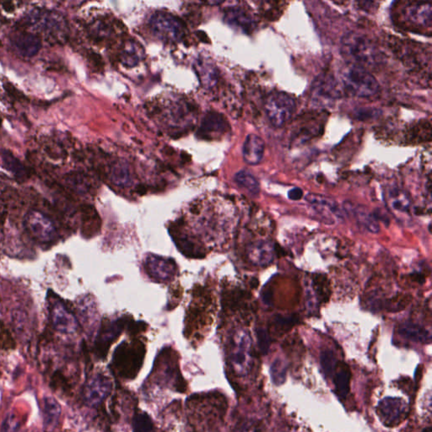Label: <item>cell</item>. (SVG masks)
<instances>
[{
  "label": "cell",
  "mask_w": 432,
  "mask_h": 432,
  "mask_svg": "<svg viewBox=\"0 0 432 432\" xmlns=\"http://www.w3.org/2000/svg\"><path fill=\"white\" fill-rule=\"evenodd\" d=\"M12 44L15 51L24 57L36 56L42 48V40L39 36L29 33L15 35Z\"/></svg>",
  "instance_id": "cell-17"
},
{
  "label": "cell",
  "mask_w": 432,
  "mask_h": 432,
  "mask_svg": "<svg viewBox=\"0 0 432 432\" xmlns=\"http://www.w3.org/2000/svg\"><path fill=\"white\" fill-rule=\"evenodd\" d=\"M0 156H1L3 164L6 170L12 173L17 179L26 180L29 177L28 170L25 167V165L17 157H15L10 150H0Z\"/></svg>",
  "instance_id": "cell-23"
},
{
  "label": "cell",
  "mask_w": 432,
  "mask_h": 432,
  "mask_svg": "<svg viewBox=\"0 0 432 432\" xmlns=\"http://www.w3.org/2000/svg\"><path fill=\"white\" fill-rule=\"evenodd\" d=\"M44 425L47 430H53L59 423L61 408L59 403L52 398L44 399Z\"/></svg>",
  "instance_id": "cell-26"
},
{
  "label": "cell",
  "mask_w": 432,
  "mask_h": 432,
  "mask_svg": "<svg viewBox=\"0 0 432 432\" xmlns=\"http://www.w3.org/2000/svg\"><path fill=\"white\" fill-rule=\"evenodd\" d=\"M145 269L152 279L159 282L172 280L177 270L174 260L156 255H150L146 258Z\"/></svg>",
  "instance_id": "cell-12"
},
{
  "label": "cell",
  "mask_w": 432,
  "mask_h": 432,
  "mask_svg": "<svg viewBox=\"0 0 432 432\" xmlns=\"http://www.w3.org/2000/svg\"><path fill=\"white\" fill-rule=\"evenodd\" d=\"M128 323L126 318H123L103 324L96 343V354L100 358L107 357L111 345L118 338Z\"/></svg>",
  "instance_id": "cell-11"
},
{
  "label": "cell",
  "mask_w": 432,
  "mask_h": 432,
  "mask_svg": "<svg viewBox=\"0 0 432 432\" xmlns=\"http://www.w3.org/2000/svg\"><path fill=\"white\" fill-rule=\"evenodd\" d=\"M111 389V381L107 377L98 375L87 381L83 390L84 402L95 406L106 398Z\"/></svg>",
  "instance_id": "cell-13"
},
{
  "label": "cell",
  "mask_w": 432,
  "mask_h": 432,
  "mask_svg": "<svg viewBox=\"0 0 432 432\" xmlns=\"http://www.w3.org/2000/svg\"><path fill=\"white\" fill-rule=\"evenodd\" d=\"M303 189L300 188H292L291 190L288 192L289 199L293 200V201H298V200L303 198Z\"/></svg>",
  "instance_id": "cell-38"
},
{
  "label": "cell",
  "mask_w": 432,
  "mask_h": 432,
  "mask_svg": "<svg viewBox=\"0 0 432 432\" xmlns=\"http://www.w3.org/2000/svg\"><path fill=\"white\" fill-rule=\"evenodd\" d=\"M141 59L140 48L134 42H127L121 53V60L123 64L134 66Z\"/></svg>",
  "instance_id": "cell-30"
},
{
  "label": "cell",
  "mask_w": 432,
  "mask_h": 432,
  "mask_svg": "<svg viewBox=\"0 0 432 432\" xmlns=\"http://www.w3.org/2000/svg\"><path fill=\"white\" fill-rule=\"evenodd\" d=\"M400 336L413 342L422 343V344H430L431 341V334L429 331L418 324L404 323L399 329Z\"/></svg>",
  "instance_id": "cell-22"
},
{
  "label": "cell",
  "mask_w": 432,
  "mask_h": 432,
  "mask_svg": "<svg viewBox=\"0 0 432 432\" xmlns=\"http://www.w3.org/2000/svg\"><path fill=\"white\" fill-rule=\"evenodd\" d=\"M235 182L239 187L244 188L249 194L258 196L260 192V185L256 177L248 171H240L235 176Z\"/></svg>",
  "instance_id": "cell-27"
},
{
  "label": "cell",
  "mask_w": 432,
  "mask_h": 432,
  "mask_svg": "<svg viewBox=\"0 0 432 432\" xmlns=\"http://www.w3.org/2000/svg\"><path fill=\"white\" fill-rule=\"evenodd\" d=\"M294 99L284 92H273L264 103L265 114L275 128H281L291 120L296 111Z\"/></svg>",
  "instance_id": "cell-4"
},
{
  "label": "cell",
  "mask_w": 432,
  "mask_h": 432,
  "mask_svg": "<svg viewBox=\"0 0 432 432\" xmlns=\"http://www.w3.org/2000/svg\"><path fill=\"white\" fill-rule=\"evenodd\" d=\"M377 415L386 426H399L407 417V404L400 398H386L378 405Z\"/></svg>",
  "instance_id": "cell-9"
},
{
  "label": "cell",
  "mask_w": 432,
  "mask_h": 432,
  "mask_svg": "<svg viewBox=\"0 0 432 432\" xmlns=\"http://www.w3.org/2000/svg\"><path fill=\"white\" fill-rule=\"evenodd\" d=\"M276 249L272 242L260 240L251 243L246 249V256L253 265L266 267L273 263Z\"/></svg>",
  "instance_id": "cell-14"
},
{
  "label": "cell",
  "mask_w": 432,
  "mask_h": 432,
  "mask_svg": "<svg viewBox=\"0 0 432 432\" xmlns=\"http://www.w3.org/2000/svg\"><path fill=\"white\" fill-rule=\"evenodd\" d=\"M225 17L229 24L237 27L246 33H251L255 29L256 24L253 17L240 8H229L226 11Z\"/></svg>",
  "instance_id": "cell-20"
},
{
  "label": "cell",
  "mask_w": 432,
  "mask_h": 432,
  "mask_svg": "<svg viewBox=\"0 0 432 432\" xmlns=\"http://www.w3.org/2000/svg\"><path fill=\"white\" fill-rule=\"evenodd\" d=\"M145 356L144 343L140 341L123 342L114 351L111 368L123 379L133 380L141 371Z\"/></svg>",
  "instance_id": "cell-2"
},
{
  "label": "cell",
  "mask_w": 432,
  "mask_h": 432,
  "mask_svg": "<svg viewBox=\"0 0 432 432\" xmlns=\"http://www.w3.org/2000/svg\"><path fill=\"white\" fill-rule=\"evenodd\" d=\"M320 364H321L324 376L326 377H332L338 365L337 358L333 351L330 350H323L321 357H320Z\"/></svg>",
  "instance_id": "cell-31"
},
{
  "label": "cell",
  "mask_w": 432,
  "mask_h": 432,
  "mask_svg": "<svg viewBox=\"0 0 432 432\" xmlns=\"http://www.w3.org/2000/svg\"><path fill=\"white\" fill-rule=\"evenodd\" d=\"M342 83L346 91L358 98H369L378 93L379 83L368 69L349 64L343 69Z\"/></svg>",
  "instance_id": "cell-3"
},
{
  "label": "cell",
  "mask_w": 432,
  "mask_h": 432,
  "mask_svg": "<svg viewBox=\"0 0 432 432\" xmlns=\"http://www.w3.org/2000/svg\"><path fill=\"white\" fill-rule=\"evenodd\" d=\"M20 427V423L15 415L10 414L3 423L1 432H17Z\"/></svg>",
  "instance_id": "cell-35"
},
{
  "label": "cell",
  "mask_w": 432,
  "mask_h": 432,
  "mask_svg": "<svg viewBox=\"0 0 432 432\" xmlns=\"http://www.w3.org/2000/svg\"><path fill=\"white\" fill-rule=\"evenodd\" d=\"M258 349L263 354H267L270 348V337L267 330L263 327H258L256 331Z\"/></svg>",
  "instance_id": "cell-34"
},
{
  "label": "cell",
  "mask_w": 432,
  "mask_h": 432,
  "mask_svg": "<svg viewBox=\"0 0 432 432\" xmlns=\"http://www.w3.org/2000/svg\"><path fill=\"white\" fill-rule=\"evenodd\" d=\"M152 32L160 39L174 42L182 39L184 35L183 23L174 15L165 12L153 15L150 19Z\"/></svg>",
  "instance_id": "cell-6"
},
{
  "label": "cell",
  "mask_w": 432,
  "mask_h": 432,
  "mask_svg": "<svg viewBox=\"0 0 432 432\" xmlns=\"http://www.w3.org/2000/svg\"><path fill=\"white\" fill-rule=\"evenodd\" d=\"M354 215L359 223L363 226L370 233L377 234L380 233L379 223L374 217L373 214L370 213L364 207L359 206L354 210Z\"/></svg>",
  "instance_id": "cell-28"
},
{
  "label": "cell",
  "mask_w": 432,
  "mask_h": 432,
  "mask_svg": "<svg viewBox=\"0 0 432 432\" xmlns=\"http://www.w3.org/2000/svg\"><path fill=\"white\" fill-rule=\"evenodd\" d=\"M49 314L54 329L60 333L71 334L78 330V322L75 316L60 300L50 303Z\"/></svg>",
  "instance_id": "cell-10"
},
{
  "label": "cell",
  "mask_w": 432,
  "mask_h": 432,
  "mask_svg": "<svg viewBox=\"0 0 432 432\" xmlns=\"http://www.w3.org/2000/svg\"><path fill=\"white\" fill-rule=\"evenodd\" d=\"M111 180L116 186L129 187L133 183L132 171L125 162H117L111 171Z\"/></svg>",
  "instance_id": "cell-25"
},
{
  "label": "cell",
  "mask_w": 432,
  "mask_h": 432,
  "mask_svg": "<svg viewBox=\"0 0 432 432\" xmlns=\"http://www.w3.org/2000/svg\"><path fill=\"white\" fill-rule=\"evenodd\" d=\"M133 428L134 432H152V420L146 413H138L133 420Z\"/></svg>",
  "instance_id": "cell-33"
},
{
  "label": "cell",
  "mask_w": 432,
  "mask_h": 432,
  "mask_svg": "<svg viewBox=\"0 0 432 432\" xmlns=\"http://www.w3.org/2000/svg\"><path fill=\"white\" fill-rule=\"evenodd\" d=\"M226 122L222 115L211 113L206 116L200 126L199 134L206 138H214L226 132Z\"/></svg>",
  "instance_id": "cell-21"
},
{
  "label": "cell",
  "mask_w": 432,
  "mask_h": 432,
  "mask_svg": "<svg viewBox=\"0 0 432 432\" xmlns=\"http://www.w3.org/2000/svg\"><path fill=\"white\" fill-rule=\"evenodd\" d=\"M341 49L350 64L368 69H376L383 63V55L372 39L364 34L350 33L343 37Z\"/></svg>",
  "instance_id": "cell-1"
},
{
  "label": "cell",
  "mask_w": 432,
  "mask_h": 432,
  "mask_svg": "<svg viewBox=\"0 0 432 432\" xmlns=\"http://www.w3.org/2000/svg\"><path fill=\"white\" fill-rule=\"evenodd\" d=\"M305 199L318 214L323 216L324 219H331L332 223H333L332 222V219H334L333 216L339 219L344 218L341 208L334 200L327 197L317 194H308Z\"/></svg>",
  "instance_id": "cell-15"
},
{
  "label": "cell",
  "mask_w": 432,
  "mask_h": 432,
  "mask_svg": "<svg viewBox=\"0 0 432 432\" xmlns=\"http://www.w3.org/2000/svg\"><path fill=\"white\" fill-rule=\"evenodd\" d=\"M27 21L37 30L55 37L64 34L65 27H66V23L61 15L48 10L41 9L32 11Z\"/></svg>",
  "instance_id": "cell-7"
},
{
  "label": "cell",
  "mask_w": 432,
  "mask_h": 432,
  "mask_svg": "<svg viewBox=\"0 0 432 432\" xmlns=\"http://www.w3.org/2000/svg\"><path fill=\"white\" fill-rule=\"evenodd\" d=\"M337 81L332 77L324 76L323 79L318 80L317 83V91L323 96L329 98H338L341 95V89Z\"/></svg>",
  "instance_id": "cell-29"
},
{
  "label": "cell",
  "mask_w": 432,
  "mask_h": 432,
  "mask_svg": "<svg viewBox=\"0 0 432 432\" xmlns=\"http://www.w3.org/2000/svg\"><path fill=\"white\" fill-rule=\"evenodd\" d=\"M273 293L270 291H265L263 295V300L266 304L269 305L272 303Z\"/></svg>",
  "instance_id": "cell-40"
},
{
  "label": "cell",
  "mask_w": 432,
  "mask_h": 432,
  "mask_svg": "<svg viewBox=\"0 0 432 432\" xmlns=\"http://www.w3.org/2000/svg\"><path fill=\"white\" fill-rule=\"evenodd\" d=\"M236 432H260L258 423L253 420H244L239 424Z\"/></svg>",
  "instance_id": "cell-37"
},
{
  "label": "cell",
  "mask_w": 432,
  "mask_h": 432,
  "mask_svg": "<svg viewBox=\"0 0 432 432\" xmlns=\"http://www.w3.org/2000/svg\"><path fill=\"white\" fill-rule=\"evenodd\" d=\"M265 145L263 140L255 134H250L246 137L243 145L242 156L246 163L249 165L260 164L263 160Z\"/></svg>",
  "instance_id": "cell-18"
},
{
  "label": "cell",
  "mask_w": 432,
  "mask_h": 432,
  "mask_svg": "<svg viewBox=\"0 0 432 432\" xmlns=\"http://www.w3.org/2000/svg\"><path fill=\"white\" fill-rule=\"evenodd\" d=\"M27 229L42 243H49L55 239L57 230L51 219L41 211L32 210L26 215Z\"/></svg>",
  "instance_id": "cell-8"
},
{
  "label": "cell",
  "mask_w": 432,
  "mask_h": 432,
  "mask_svg": "<svg viewBox=\"0 0 432 432\" xmlns=\"http://www.w3.org/2000/svg\"><path fill=\"white\" fill-rule=\"evenodd\" d=\"M404 15L413 25L430 28L432 21V7L430 2H415L407 6Z\"/></svg>",
  "instance_id": "cell-16"
},
{
  "label": "cell",
  "mask_w": 432,
  "mask_h": 432,
  "mask_svg": "<svg viewBox=\"0 0 432 432\" xmlns=\"http://www.w3.org/2000/svg\"><path fill=\"white\" fill-rule=\"evenodd\" d=\"M230 361L238 373L246 374L252 363V341L248 332H234L230 343Z\"/></svg>",
  "instance_id": "cell-5"
},
{
  "label": "cell",
  "mask_w": 432,
  "mask_h": 432,
  "mask_svg": "<svg viewBox=\"0 0 432 432\" xmlns=\"http://www.w3.org/2000/svg\"><path fill=\"white\" fill-rule=\"evenodd\" d=\"M332 377L337 396L341 399H345L350 391L351 372L349 366L344 362H338Z\"/></svg>",
  "instance_id": "cell-19"
},
{
  "label": "cell",
  "mask_w": 432,
  "mask_h": 432,
  "mask_svg": "<svg viewBox=\"0 0 432 432\" xmlns=\"http://www.w3.org/2000/svg\"><path fill=\"white\" fill-rule=\"evenodd\" d=\"M0 125H1V118H0Z\"/></svg>",
  "instance_id": "cell-41"
},
{
  "label": "cell",
  "mask_w": 432,
  "mask_h": 432,
  "mask_svg": "<svg viewBox=\"0 0 432 432\" xmlns=\"http://www.w3.org/2000/svg\"><path fill=\"white\" fill-rule=\"evenodd\" d=\"M276 321L277 323H279L281 324V325H291V323L294 322V319H293L292 318H284V317H278L276 318Z\"/></svg>",
  "instance_id": "cell-39"
},
{
  "label": "cell",
  "mask_w": 432,
  "mask_h": 432,
  "mask_svg": "<svg viewBox=\"0 0 432 432\" xmlns=\"http://www.w3.org/2000/svg\"><path fill=\"white\" fill-rule=\"evenodd\" d=\"M3 88H5L8 96H9L10 98L15 100V101L21 102L23 99H26L24 94L19 91L17 87H15L12 84L10 83L9 81H7V82L3 84Z\"/></svg>",
  "instance_id": "cell-36"
},
{
  "label": "cell",
  "mask_w": 432,
  "mask_h": 432,
  "mask_svg": "<svg viewBox=\"0 0 432 432\" xmlns=\"http://www.w3.org/2000/svg\"><path fill=\"white\" fill-rule=\"evenodd\" d=\"M388 204L393 212L400 215H408L411 211V199L406 192L399 188H393L388 195Z\"/></svg>",
  "instance_id": "cell-24"
},
{
  "label": "cell",
  "mask_w": 432,
  "mask_h": 432,
  "mask_svg": "<svg viewBox=\"0 0 432 432\" xmlns=\"http://www.w3.org/2000/svg\"><path fill=\"white\" fill-rule=\"evenodd\" d=\"M287 366L282 359L278 358L273 362L271 368H270V374H271L273 384L281 385L285 383L287 378Z\"/></svg>",
  "instance_id": "cell-32"
}]
</instances>
